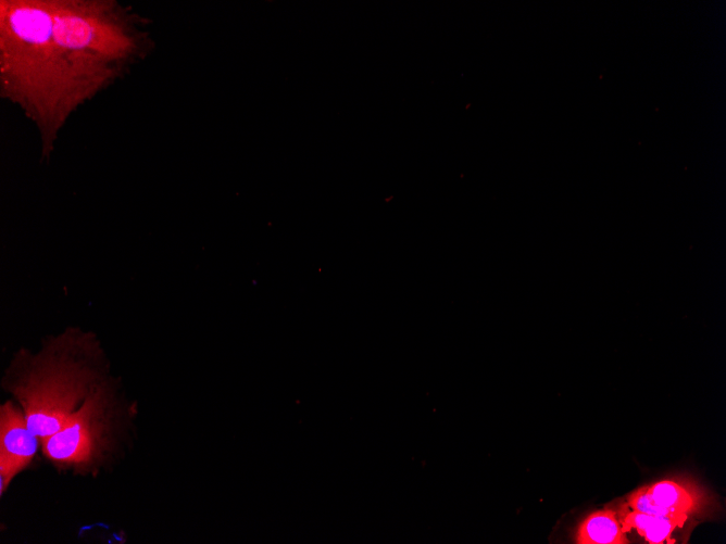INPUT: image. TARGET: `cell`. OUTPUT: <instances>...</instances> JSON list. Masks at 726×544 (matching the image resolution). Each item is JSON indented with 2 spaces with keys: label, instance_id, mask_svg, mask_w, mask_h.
<instances>
[{
  "label": "cell",
  "instance_id": "1",
  "mask_svg": "<svg viewBox=\"0 0 726 544\" xmlns=\"http://www.w3.org/2000/svg\"><path fill=\"white\" fill-rule=\"evenodd\" d=\"M116 76L55 38L50 0L0 2L1 93L36 123L43 153L68 115Z\"/></svg>",
  "mask_w": 726,
  "mask_h": 544
},
{
  "label": "cell",
  "instance_id": "2",
  "mask_svg": "<svg viewBox=\"0 0 726 544\" xmlns=\"http://www.w3.org/2000/svg\"><path fill=\"white\" fill-rule=\"evenodd\" d=\"M107 371L95 336L73 329L49 339L37 354L21 352L5 375L4 388L42 441L109 379Z\"/></svg>",
  "mask_w": 726,
  "mask_h": 544
},
{
  "label": "cell",
  "instance_id": "3",
  "mask_svg": "<svg viewBox=\"0 0 726 544\" xmlns=\"http://www.w3.org/2000/svg\"><path fill=\"white\" fill-rule=\"evenodd\" d=\"M124 409L110 378L54 434L40 441L45 457L58 468L92 472L117 448Z\"/></svg>",
  "mask_w": 726,
  "mask_h": 544
},
{
  "label": "cell",
  "instance_id": "4",
  "mask_svg": "<svg viewBox=\"0 0 726 544\" xmlns=\"http://www.w3.org/2000/svg\"><path fill=\"white\" fill-rule=\"evenodd\" d=\"M40 440L27 425L23 409L12 401L0 407V492L33 461Z\"/></svg>",
  "mask_w": 726,
  "mask_h": 544
},
{
  "label": "cell",
  "instance_id": "5",
  "mask_svg": "<svg viewBox=\"0 0 726 544\" xmlns=\"http://www.w3.org/2000/svg\"><path fill=\"white\" fill-rule=\"evenodd\" d=\"M623 530L628 533L635 530L650 544L674 543L672 539L676 529L681 528L688 519L687 515L656 516L637 510H623L617 514Z\"/></svg>",
  "mask_w": 726,
  "mask_h": 544
},
{
  "label": "cell",
  "instance_id": "6",
  "mask_svg": "<svg viewBox=\"0 0 726 544\" xmlns=\"http://www.w3.org/2000/svg\"><path fill=\"white\" fill-rule=\"evenodd\" d=\"M575 541L578 544H626L629 542L616 510L610 508L589 514L579 523Z\"/></svg>",
  "mask_w": 726,
  "mask_h": 544
},
{
  "label": "cell",
  "instance_id": "7",
  "mask_svg": "<svg viewBox=\"0 0 726 544\" xmlns=\"http://www.w3.org/2000/svg\"><path fill=\"white\" fill-rule=\"evenodd\" d=\"M648 492L656 504L677 514L689 516L699 508V498L693 490L678 481L660 480L649 485Z\"/></svg>",
  "mask_w": 726,
  "mask_h": 544
},
{
  "label": "cell",
  "instance_id": "8",
  "mask_svg": "<svg viewBox=\"0 0 726 544\" xmlns=\"http://www.w3.org/2000/svg\"><path fill=\"white\" fill-rule=\"evenodd\" d=\"M627 505L630 509L650 515H656V516L683 515L674 513L671 509L656 504L649 494L648 486H641L636 491L631 492L627 497Z\"/></svg>",
  "mask_w": 726,
  "mask_h": 544
}]
</instances>
